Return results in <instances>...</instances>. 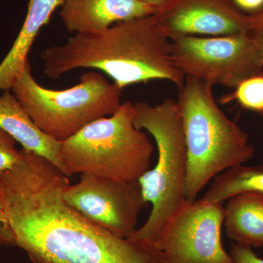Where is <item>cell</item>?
Masks as SVG:
<instances>
[{"label":"cell","instance_id":"44dd1931","mask_svg":"<svg viewBox=\"0 0 263 263\" xmlns=\"http://www.w3.org/2000/svg\"><path fill=\"white\" fill-rule=\"evenodd\" d=\"M233 2L238 9L242 12H248L250 14L263 10V0H233Z\"/></svg>","mask_w":263,"mask_h":263},{"label":"cell","instance_id":"e0dca14e","mask_svg":"<svg viewBox=\"0 0 263 263\" xmlns=\"http://www.w3.org/2000/svg\"><path fill=\"white\" fill-rule=\"evenodd\" d=\"M14 138L0 128V175L8 171L18 162L20 151L15 148Z\"/></svg>","mask_w":263,"mask_h":263},{"label":"cell","instance_id":"5bb4252c","mask_svg":"<svg viewBox=\"0 0 263 263\" xmlns=\"http://www.w3.org/2000/svg\"><path fill=\"white\" fill-rule=\"evenodd\" d=\"M224 226L235 243L263 247V195L245 193L227 200Z\"/></svg>","mask_w":263,"mask_h":263},{"label":"cell","instance_id":"ac0fdd59","mask_svg":"<svg viewBox=\"0 0 263 263\" xmlns=\"http://www.w3.org/2000/svg\"><path fill=\"white\" fill-rule=\"evenodd\" d=\"M248 16L247 34L253 41L263 62V10Z\"/></svg>","mask_w":263,"mask_h":263},{"label":"cell","instance_id":"ba28073f","mask_svg":"<svg viewBox=\"0 0 263 263\" xmlns=\"http://www.w3.org/2000/svg\"><path fill=\"white\" fill-rule=\"evenodd\" d=\"M224 216L223 204L186 200L155 243L164 263H235L221 241Z\"/></svg>","mask_w":263,"mask_h":263},{"label":"cell","instance_id":"2e32d148","mask_svg":"<svg viewBox=\"0 0 263 263\" xmlns=\"http://www.w3.org/2000/svg\"><path fill=\"white\" fill-rule=\"evenodd\" d=\"M233 100L247 110L263 114V71L242 81L223 99L224 103Z\"/></svg>","mask_w":263,"mask_h":263},{"label":"cell","instance_id":"8fae6325","mask_svg":"<svg viewBox=\"0 0 263 263\" xmlns=\"http://www.w3.org/2000/svg\"><path fill=\"white\" fill-rule=\"evenodd\" d=\"M157 10L140 0H64L60 16L67 30L77 34L104 30Z\"/></svg>","mask_w":263,"mask_h":263},{"label":"cell","instance_id":"4fadbf2b","mask_svg":"<svg viewBox=\"0 0 263 263\" xmlns=\"http://www.w3.org/2000/svg\"><path fill=\"white\" fill-rule=\"evenodd\" d=\"M64 0H29L25 20L11 49L0 63V91L11 90L29 61L28 55L38 33L61 8Z\"/></svg>","mask_w":263,"mask_h":263},{"label":"cell","instance_id":"9a60e30c","mask_svg":"<svg viewBox=\"0 0 263 263\" xmlns=\"http://www.w3.org/2000/svg\"><path fill=\"white\" fill-rule=\"evenodd\" d=\"M245 193L263 195V164H241L218 175L200 200L207 203L223 204L231 197Z\"/></svg>","mask_w":263,"mask_h":263},{"label":"cell","instance_id":"7402d4cb","mask_svg":"<svg viewBox=\"0 0 263 263\" xmlns=\"http://www.w3.org/2000/svg\"><path fill=\"white\" fill-rule=\"evenodd\" d=\"M140 1L158 9L161 5H163L167 0H140Z\"/></svg>","mask_w":263,"mask_h":263},{"label":"cell","instance_id":"ffe728a7","mask_svg":"<svg viewBox=\"0 0 263 263\" xmlns=\"http://www.w3.org/2000/svg\"><path fill=\"white\" fill-rule=\"evenodd\" d=\"M15 247L14 235L5 214L4 205L0 195V247Z\"/></svg>","mask_w":263,"mask_h":263},{"label":"cell","instance_id":"5b68a950","mask_svg":"<svg viewBox=\"0 0 263 263\" xmlns=\"http://www.w3.org/2000/svg\"><path fill=\"white\" fill-rule=\"evenodd\" d=\"M133 103H122L62 142V172L89 174L106 179L138 181L151 167L155 148L144 132L134 125Z\"/></svg>","mask_w":263,"mask_h":263},{"label":"cell","instance_id":"3957f363","mask_svg":"<svg viewBox=\"0 0 263 263\" xmlns=\"http://www.w3.org/2000/svg\"><path fill=\"white\" fill-rule=\"evenodd\" d=\"M177 102L187 150L186 200L194 202L211 180L247 163L255 150L248 134L219 108L211 85L186 76Z\"/></svg>","mask_w":263,"mask_h":263},{"label":"cell","instance_id":"9c48e42d","mask_svg":"<svg viewBox=\"0 0 263 263\" xmlns=\"http://www.w3.org/2000/svg\"><path fill=\"white\" fill-rule=\"evenodd\" d=\"M62 197L91 222L127 238L138 229V217L148 204L138 181L122 182L89 174L67 185Z\"/></svg>","mask_w":263,"mask_h":263},{"label":"cell","instance_id":"7a4b0ae2","mask_svg":"<svg viewBox=\"0 0 263 263\" xmlns=\"http://www.w3.org/2000/svg\"><path fill=\"white\" fill-rule=\"evenodd\" d=\"M171 49V40L151 15L98 32L77 33L65 44L46 48L41 57L49 79L91 68L106 74L122 90L153 80L171 81L180 89L186 77L175 65Z\"/></svg>","mask_w":263,"mask_h":263},{"label":"cell","instance_id":"8992f818","mask_svg":"<svg viewBox=\"0 0 263 263\" xmlns=\"http://www.w3.org/2000/svg\"><path fill=\"white\" fill-rule=\"evenodd\" d=\"M11 91L43 133L63 142L93 121L113 115L122 105L123 90L93 70L69 89H47L33 78L27 61Z\"/></svg>","mask_w":263,"mask_h":263},{"label":"cell","instance_id":"30bf717a","mask_svg":"<svg viewBox=\"0 0 263 263\" xmlns=\"http://www.w3.org/2000/svg\"><path fill=\"white\" fill-rule=\"evenodd\" d=\"M154 15L171 40L233 35L248 29V15L233 0H167Z\"/></svg>","mask_w":263,"mask_h":263},{"label":"cell","instance_id":"7c38bea8","mask_svg":"<svg viewBox=\"0 0 263 263\" xmlns=\"http://www.w3.org/2000/svg\"><path fill=\"white\" fill-rule=\"evenodd\" d=\"M0 128L24 149L44 157L62 171V142L48 136L34 124L11 90L0 95Z\"/></svg>","mask_w":263,"mask_h":263},{"label":"cell","instance_id":"277c9868","mask_svg":"<svg viewBox=\"0 0 263 263\" xmlns=\"http://www.w3.org/2000/svg\"><path fill=\"white\" fill-rule=\"evenodd\" d=\"M134 125L155 139L158 160L138 180L143 197L152 205L146 222L129 237L155 245L164 228L186 201L187 150L178 102L167 98L152 105L133 104Z\"/></svg>","mask_w":263,"mask_h":263},{"label":"cell","instance_id":"52a82bcc","mask_svg":"<svg viewBox=\"0 0 263 263\" xmlns=\"http://www.w3.org/2000/svg\"><path fill=\"white\" fill-rule=\"evenodd\" d=\"M175 65L186 76L235 89L263 70V62L247 32L216 37L181 36L171 40Z\"/></svg>","mask_w":263,"mask_h":263},{"label":"cell","instance_id":"d6986e66","mask_svg":"<svg viewBox=\"0 0 263 263\" xmlns=\"http://www.w3.org/2000/svg\"><path fill=\"white\" fill-rule=\"evenodd\" d=\"M230 254L235 263H263V259L254 253L248 246L233 243Z\"/></svg>","mask_w":263,"mask_h":263},{"label":"cell","instance_id":"6da1fadb","mask_svg":"<svg viewBox=\"0 0 263 263\" xmlns=\"http://www.w3.org/2000/svg\"><path fill=\"white\" fill-rule=\"evenodd\" d=\"M68 176L22 148L0 175V195L15 247L32 263H164L155 245L122 238L81 215L64 200Z\"/></svg>","mask_w":263,"mask_h":263}]
</instances>
